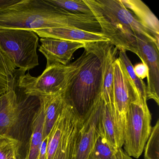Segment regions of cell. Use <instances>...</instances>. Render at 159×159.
I'll use <instances>...</instances> for the list:
<instances>
[{
  "label": "cell",
  "mask_w": 159,
  "mask_h": 159,
  "mask_svg": "<svg viewBox=\"0 0 159 159\" xmlns=\"http://www.w3.org/2000/svg\"><path fill=\"white\" fill-rule=\"evenodd\" d=\"M59 27L101 32L100 25L94 15L70 13L47 0H20L16 4L0 10V30L34 31Z\"/></svg>",
  "instance_id": "6da1fadb"
},
{
  "label": "cell",
  "mask_w": 159,
  "mask_h": 159,
  "mask_svg": "<svg viewBox=\"0 0 159 159\" xmlns=\"http://www.w3.org/2000/svg\"><path fill=\"white\" fill-rule=\"evenodd\" d=\"M103 42L87 43L63 92L66 103L83 121L102 95Z\"/></svg>",
  "instance_id": "7a4b0ae2"
},
{
  "label": "cell",
  "mask_w": 159,
  "mask_h": 159,
  "mask_svg": "<svg viewBox=\"0 0 159 159\" xmlns=\"http://www.w3.org/2000/svg\"><path fill=\"white\" fill-rule=\"evenodd\" d=\"M39 40L38 35L31 30H0V51L25 73L39 65Z\"/></svg>",
  "instance_id": "3957f363"
},
{
  "label": "cell",
  "mask_w": 159,
  "mask_h": 159,
  "mask_svg": "<svg viewBox=\"0 0 159 159\" xmlns=\"http://www.w3.org/2000/svg\"><path fill=\"white\" fill-rule=\"evenodd\" d=\"M82 123L66 103L47 136L46 159H74Z\"/></svg>",
  "instance_id": "277c9868"
},
{
  "label": "cell",
  "mask_w": 159,
  "mask_h": 159,
  "mask_svg": "<svg viewBox=\"0 0 159 159\" xmlns=\"http://www.w3.org/2000/svg\"><path fill=\"white\" fill-rule=\"evenodd\" d=\"M79 58L66 66L55 65L46 67L38 77L18 70L17 85L24 93L30 96L51 95L62 93L77 67Z\"/></svg>",
  "instance_id": "5b68a950"
},
{
  "label": "cell",
  "mask_w": 159,
  "mask_h": 159,
  "mask_svg": "<svg viewBox=\"0 0 159 159\" xmlns=\"http://www.w3.org/2000/svg\"><path fill=\"white\" fill-rule=\"evenodd\" d=\"M152 116L147 103L131 102L128 107L124 133L125 151L138 158L144 151L151 132Z\"/></svg>",
  "instance_id": "8992f818"
},
{
  "label": "cell",
  "mask_w": 159,
  "mask_h": 159,
  "mask_svg": "<svg viewBox=\"0 0 159 159\" xmlns=\"http://www.w3.org/2000/svg\"><path fill=\"white\" fill-rule=\"evenodd\" d=\"M100 25L102 33L119 51H130L138 56L136 37L129 28L104 10L96 0H84Z\"/></svg>",
  "instance_id": "52a82bcc"
},
{
  "label": "cell",
  "mask_w": 159,
  "mask_h": 159,
  "mask_svg": "<svg viewBox=\"0 0 159 159\" xmlns=\"http://www.w3.org/2000/svg\"><path fill=\"white\" fill-rule=\"evenodd\" d=\"M113 99L116 125L119 134L124 141L125 126L129 104L131 102L141 100L124 74L118 58H116L113 64Z\"/></svg>",
  "instance_id": "ba28073f"
},
{
  "label": "cell",
  "mask_w": 159,
  "mask_h": 159,
  "mask_svg": "<svg viewBox=\"0 0 159 159\" xmlns=\"http://www.w3.org/2000/svg\"><path fill=\"white\" fill-rule=\"evenodd\" d=\"M103 98L100 97L83 121L77 139L74 159H88L98 137L102 125Z\"/></svg>",
  "instance_id": "9c48e42d"
},
{
  "label": "cell",
  "mask_w": 159,
  "mask_h": 159,
  "mask_svg": "<svg viewBox=\"0 0 159 159\" xmlns=\"http://www.w3.org/2000/svg\"><path fill=\"white\" fill-rule=\"evenodd\" d=\"M139 57L148 69L146 86L147 99H153L159 105V47L146 37L136 35Z\"/></svg>",
  "instance_id": "30bf717a"
},
{
  "label": "cell",
  "mask_w": 159,
  "mask_h": 159,
  "mask_svg": "<svg viewBox=\"0 0 159 159\" xmlns=\"http://www.w3.org/2000/svg\"><path fill=\"white\" fill-rule=\"evenodd\" d=\"M39 51L46 57V66L69 65L72 56L78 49L85 47L87 43L69 41L52 38H41Z\"/></svg>",
  "instance_id": "8fae6325"
},
{
  "label": "cell",
  "mask_w": 159,
  "mask_h": 159,
  "mask_svg": "<svg viewBox=\"0 0 159 159\" xmlns=\"http://www.w3.org/2000/svg\"><path fill=\"white\" fill-rule=\"evenodd\" d=\"M96 2L106 11L132 30L135 36L146 37L159 47V38L142 26L125 8L121 0H96Z\"/></svg>",
  "instance_id": "7c38bea8"
},
{
  "label": "cell",
  "mask_w": 159,
  "mask_h": 159,
  "mask_svg": "<svg viewBox=\"0 0 159 159\" xmlns=\"http://www.w3.org/2000/svg\"><path fill=\"white\" fill-rule=\"evenodd\" d=\"M34 32L41 38H52L87 43L109 42V40L101 32L96 33L77 29L53 28L35 30Z\"/></svg>",
  "instance_id": "4fadbf2b"
},
{
  "label": "cell",
  "mask_w": 159,
  "mask_h": 159,
  "mask_svg": "<svg viewBox=\"0 0 159 159\" xmlns=\"http://www.w3.org/2000/svg\"><path fill=\"white\" fill-rule=\"evenodd\" d=\"M118 50L109 42L102 43V98L105 102L114 105L113 64Z\"/></svg>",
  "instance_id": "5bb4252c"
},
{
  "label": "cell",
  "mask_w": 159,
  "mask_h": 159,
  "mask_svg": "<svg viewBox=\"0 0 159 159\" xmlns=\"http://www.w3.org/2000/svg\"><path fill=\"white\" fill-rule=\"evenodd\" d=\"M39 106L31 122L30 141L24 159H39L40 150L43 139L44 129V113L42 102L39 100Z\"/></svg>",
  "instance_id": "9a60e30c"
},
{
  "label": "cell",
  "mask_w": 159,
  "mask_h": 159,
  "mask_svg": "<svg viewBox=\"0 0 159 159\" xmlns=\"http://www.w3.org/2000/svg\"><path fill=\"white\" fill-rule=\"evenodd\" d=\"M137 20L159 38V22L149 8L139 0H121Z\"/></svg>",
  "instance_id": "2e32d148"
},
{
  "label": "cell",
  "mask_w": 159,
  "mask_h": 159,
  "mask_svg": "<svg viewBox=\"0 0 159 159\" xmlns=\"http://www.w3.org/2000/svg\"><path fill=\"white\" fill-rule=\"evenodd\" d=\"M38 98L42 102L44 109L43 139L49 134L52 127L65 107L66 102L63 92L55 94L39 97Z\"/></svg>",
  "instance_id": "e0dca14e"
},
{
  "label": "cell",
  "mask_w": 159,
  "mask_h": 159,
  "mask_svg": "<svg viewBox=\"0 0 159 159\" xmlns=\"http://www.w3.org/2000/svg\"><path fill=\"white\" fill-rule=\"evenodd\" d=\"M88 159H133L122 148H114L105 138L103 131L98 138Z\"/></svg>",
  "instance_id": "ac0fdd59"
},
{
  "label": "cell",
  "mask_w": 159,
  "mask_h": 159,
  "mask_svg": "<svg viewBox=\"0 0 159 159\" xmlns=\"http://www.w3.org/2000/svg\"><path fill=\"white\" fill-rule=\"evenodd\" d=\"M118 59L120 60L123 71L132 85L136 93L142 101L147 102L146 85L143 80L139 79L135 74L134 66L125 51H119Z\"/></svg>",
  "instance_id": "d6986e66"
},
{
  "label": "cell",
  "mask_w": 159,
  "mask_h": 159,
  "mask_svg": "<svg viewBox=\"0 0 159 159\" xmlns=\"http://www.w3.org/2000/svg\"><path fill=\"white\" fill-rule=\"evenodd\" d=\"M21 143L10 134H0V159H17Z\"/></svg>",
  "instance_id": "ffe728a7"
},
{
  "label": "cell",
  "mask_w": 159,
  "mask_h": 159,
  "mask_svg": "<svg viewBox=\"0 0 159 159\" xmlns=\"http://www.w3.org/2000/svg\"><path fill=\"white\" fill-rule=\"evenodd\" d=\"M53 5L74 14L93 15L84 0H47Z\"/></svg>",
  "instance_id": "44dd1931"
},
{
  "label": "cell",
  "mask_w": 159,
  "mask_h": 159,
  "mask_svg": "<svg viewBox=\"0 0 159 159\" xmlns=\"http://www.w3.org/2000/svg\"><path fill=\"white\" fill-rule=\"evenodd\" d=\"M145 146V159H159V120L152 128L149 137Z\"/></svg>",
  "instance_id": "7402d4cb"
},
{
  "label": "cell",
  "mask_w": 159,
  "mask_h": 159,
  "mask_svg": "<svg viewBox=\"0 0 159 159\" xmlns=\"http://www.w3.org/2000/svg\"><path fill=\"white\" fill-rule=\"evenodd\" d=\"M11 61L0 51V74L7 77L9 80L16 75L17 70Z\"/></svg>",
  "instance_id": "603a6c76"
},
{
  "label": "cell",
  "mask_w": 159,
  "mask_h": 159,
  "mask_svg": "<svg viewBox=\"0 0 159 159\" xmlns=\"http://www.w3.org/2000/svg\"><path fill=\"white\" fill-rule=\"evenodd\" d=\"M134 70L135 74L139 79L142 80L148 77V69L146 64L143 63L137 64L134 67Z\"/></svg>",
  "instance_id": "cb8c5ba5"
},
{
  "label": "cell",
  "mask_w": 159,
  "mask_h": 159,
  "mask_svg": "<svg viewBox=\"0 0 159 159\" xmlns=\"http://www.w3.org/2000/svg\"><path fill=\"white\" fill-rule=\"evenodd\" d=\"M9 81L7 77L0 74V96L8 92Z\"/></svg>",
  "instance_id": "d4e9b609"
},
{
  "label": "cell",
  "mask_w": 159,
  "mask_h": 159,
  "mask_svg": "<svg viewBox=\"0 0 159 159\" xmlns=\"http://www.w3.org/2000/svg\"><path fill=\"white\" fill-rule=\"evenodd\" d=\"M10 95H11V93H10L9 86V90L8 92L0 96V111L5 107V106L8 104L10 99Z\"/></svg>",
  "instance_id": "484cf974"
},
{
  "label": "cell",
  "mask_w": 159,
  "mask_h": 159,
  "mask_svg": "<svg viewBox=\"0 0 159 159\" xmlns=\"http://www.w3.org/2000/svg\"><path fill=\"white\" fill-rule=\"evenodd\" d=\"M20 1V0H0V10L6 9Z\"/></svg>",
  "instance_id": "4316f807"
}]
</instances>
